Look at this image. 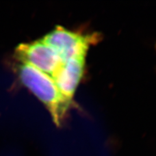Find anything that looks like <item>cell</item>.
Masks as SVG:
<instances>
[{
	"mask_svg": "<svg viewBox=\"0 0 156 156\" xmlns=\"http://www.w3.org/2000/svg\"><path fill=\"white\" fill-rule=\"evenodd\" d=\"M16 68L22 83L45 105L53 122L61 126L74 104L61 94L50 75L26 63L19 62Z\"/></svg>",
	"mask_w": 156,
	"mask_h": 156,
	"instance_id": "cell-1",
	"label": "cell"
},
{
	"mask_svg": "<svg viewBox=\"0 0 156 156\" xmlns=\"http://www.w3.org/2000/svg\"><path fill=\"white\" fill-rule=\"evenodd\" d=\"M85 58L86 57L70 58L52 76L61 94L73 104L76 91L84 74Z\"/></svg>",
	"mask_w": 156,
	"mask_h": 156,
	"instance_id": "cell-4",
	"label": "cell"
},
{
	"mask_svg": "<svg viewBox=\"0 0 156 156\" xmlns=\"http://www.w3.org/2000/svg\"><path fill=\"white\" fill-rule=\"evenodd\" d=\"M16 57L20 62L31 65L51 77L64 63L57 53L41 39L20 44L16 49Z\"/></svg>",
	"mask_w": 156,
	"mask_h": 156,
	"instance_id": "cell-3",
	"label": "cell"
},
{
	"mask_svg": "<svg viewBox=\"0 0 156 156\" xmlns=\"http://www.w3.org/2000/svg\"><path fill=\"white\" fill-rule=\"evenodd\" d=\"M98 33L83 34L57 26L41 40L50 46L63 62L75 57H86L90 46L100 40Z\"/></svg>",
	"mask_w": 156,
	"mask_h": 156,
	"instance_id": "cell-2",
	"label": "cell"
}]
</instances>
